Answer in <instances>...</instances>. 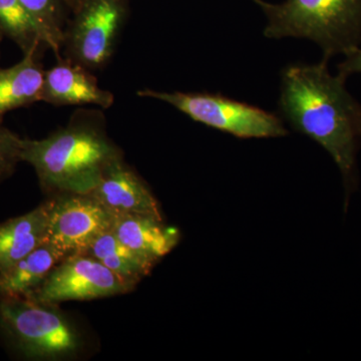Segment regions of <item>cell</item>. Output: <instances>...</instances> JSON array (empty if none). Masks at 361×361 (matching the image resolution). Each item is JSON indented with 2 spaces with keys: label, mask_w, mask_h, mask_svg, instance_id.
Listing matches in <instances>:
<instances>
[{
  "label": "cell",
  "mask_w": 361,
  "mask_h": 361,
  "mask_svg": "<svg viewBox=\"0 0 361 361\" xmlns=\"http://www.w3.org/2000/svg\"><path fill=\"white\" fill-rule=\"evenodd\" d=\"M332 75L323 59L317 65H292L282 71L279 109L291 127L322 145L345 182L355 173L361 141V104Z\"/></svg>",
  "instance_id": "obj_1"
},
{
  "label": "cell",
  "mask_w": 361,
  "mask_h": 361,
  "mask_svg": "<svg viewBox=\"0 0 361 361\" xmlns=\"http://www.w3.org/2000/svg\"><path fill=\"white\" fill-rule=\"evenodd\" d=\"M121 157L97 111H78L49 137L23 142V161L35 169L40 187L51 195L92 193Z\"/></svg>",
  "instance_id": "obj_2"
},
{
  "label": "cell",
  "mask_w": 361,
  "mask_h": 361,
  "mask_svg": "<svg viewBox=\"0 0 361 361\" xmlns=\"http://www.w3.org/2000/svg\"><path fill=\"white\" fill-rule=\"evenodd\" d=\"M270 39L302 37L316 42L325 61L353 54L361 42V0H285L260 4Z\"/></svg>",
  "instance_id": "obj_3"
},
{
  "label": "cell",
  "mask_w": 361,
  "mask_h": 361,
  "mask_svg": "<svg viewBox=\"0 0 361 361\" xmlns=\"http://www.w3.org/2000/svg\"><path fill=\"white\" fill-rule=\"evenodd\" d=\"M0 336L30 360H61L82 350V334L56 304L28 298L0 300Z\"/></svg>",
  "instance_id": "obj_4"
},
{
  "label": "cell",
  "mask_w": 361,
  "mask_h": 361,
  "mask_svg": "<svg viewBox=\"0 0 361 361\" xmlns=\"http://www.w3.org/2000/svg\"><path fill=\"white\" fill-rule=\"evenodd\" d=\"M137 96L174 106L197 123L241 139L283 137L288 134L279 116L258 106L210 92L141 90Z\"/></svg>",
  "instance_id": "obj_5"
},
{
  "label": "cell",
  "mask_w": 361,
  "mask_h": 361,
  "mask_svg": "<svg viewBox=\"0 0 361 361\" xmlns=\"http://www.w3.org/2000/svg\"><path fill=\"white\" fill-rule=\"evenodd\" d=\"M126 16L127 0H78L63 35L66 59L90 71L104 68L115 51Z\"/></svg>",
  "instance_id": "obj_6"
},
{
  "label": "cell",
  "mask_w": 361,
  "mask_h": 361,
  "mask_svg": "<svg viewBox=\"0 0 361 361\" xmlns=\"http://www.w3.org/2000/svg\"><path fill=\"white\" fill-rule=\"evenodd\" d=\"M135 287L92 256L75 254L59 261L28 299L59 305L66 301L121 295L129 293Z\"/></svg>",
  "instance_id": "obj_7"
},
{
  "label": "cell",
  "mask_w": 361,
  "mask_h": 361,
  "mask_svg": "<svg viewBox=\"0 0 361 361\" xmlns=\"http://www.w3.org/2000/svg\"><path fill=\"white\" fill-rule=\"evenodd\" d=\"M45 242L66 258L84 253L97 237L111 229L115 214L90 194L52 195Z\"/></svg>",
  "instance_id": "obj_8"
},
{
  "label": "cell",
  "mask_w": 361,
  "mask_h": 361,
  "mask_svg": "<svg viewBox=\"0 0 361 361\" xmlns=\"http://www.w3.org/2000/svg\"><path fill=\"white\" fill-rule=\"evenodd\" d=\"M42 102L56 106H97L111 108L115 97L102 89L85 66L66 59L44 71Z\"/></svg>",
  "instance_id": "obj_9"
},
{
  "label": "cell",
  "mask_w": 361,
  "mask_h": 361,
  "mask_svg": "<svg viewBox=\"0 0 361 361\" xmlns=\"http://www.w3.org/2000/svg\"><path fill=\"white\" fill-rule=\"evenodd\" d=\"M90 194L115 215L144 214L163 218L155 196L145 180L126 163L123 156L106 169Z\"/></svg>",
  "instance_id": "obj_10"
},
{
  "label": "cell",
  "mask_w": 361,
  "mask_h": 361,
  "mask_svg": "<svg viewBox=\"0 0 361 361\" xmlns=\"http://www.w3.org/2000/svg\"><path fill=\"white\" fill-rule=\"evenodd\" d=\"M111 231L155 265L177 246L180 237L176 228L164 224L163 218L144 214L116 215Z\"/></svg>",
  "instance_id": "obj_11"
},
{
  "label": "cell",
  "mask_w": 361,
  "mask_h": 361,
  "mask_svg": "<svg viewBox=\"0 0 361 361\" xmlns=\"http://www.w3.org/2000/svg\"><path fill=\"white\" fill-rule=\"evenodd\" d=\"M51 199L30 212L0 223V271L45 243Z\"/></svg>",
  "instance_id": "obj_12"
},
{
  "label": "cell",
  "mask_w": 361,
  "mask_h": 361,
  "mask_svg": "<svg viewBox=\"0 0 361 361\" xmlns=\"http://www.w3.org/2000/svg\"><path fill=\"white\" fill-rule=\"evenodd\" d=\"M40 52L23 54L9 68H0V123L8 111L42 102L44 70Z\"/></svg>",
  "instance_id": "obj_13"
},
{
  "label": "cell",
  "mask_w": 361,
  "mask_h": 361,
  "mask_svg": "<svg viewBox=\"0 0 361 361\" xmlns=\"http://www.w3.org/2000/svg\"><path fill=\"white\" fill-rule=\"evenodd\" d=\"M63 259L45 242L13 265L0 271V300L32 296Z\"/></svg>",
  "instance_id": "obj_14"
},
{
  "label": "cell",
  "mask_w": 361,
  "mask_h": 361,
  "mask_svg": "<svg viewBox=\"0 0 361 361\" xmlns=\"http://www.w3.org/2000/svg\"><path fill=\"white\" fill-rule=\"evenodd\" d=\"M80 254L97 259L116 275L134 285L149 275L155 266L123 244L111 229L97 237L87 250Z\"/></svg>",
  "instance_id": "obj_15"
},
{
  "label": "cell",
  "mask_w": 361,
  "mask_h": 361,
  "mask_svg": "<svg viewBox=\"0 0 361 361\" xmlns=\"http://www.w3.org/2000/svg\"><path fill=\"white\" fill-rule=\"evenodd\" d=\"M0 35L20 47L23 54L49 49L42 28L20 0H0Z\"/></svg>",
  "instance_id": "obj_16"
},
{
  "label": "cell",
  "mask_w": 361,
  "mask_h": 361,
  "mask_svg": "<svg viewBox=\"0 0 361 361\" xmlns=\"http://www.w3.org/2000/svg\"><path fill=\"white\" fill-rule=\"evenodd\" d=\"M39 23L49 49L59 54L75 0H20Z\"/></svg>",
  "instance_id": "obj_17"
},
{
  "label": "cell",
  "mask_w": 361,
  "mask_h": 361,
  "mask_svg": "<svg viewBox=\"0 0 361 361\" xmlns=\"http://www.w3.org/2000/svg\"><path fill=\"white\" fill-rule=\"evenodd\" d=\"M23 139L0 123V183L11 178L23 163Z\"/></svg>",
  "instance_id": "obj_18"
},
{
  "label": "cell",
  "mask_w": 361,
  "mask_h": 361,
  "mask_svg": "<svg viewBox=\"0 0 361 361\" xmlns=\"http://www.w3.org/2000/svg\"><path fill=\"white\" fill-rule=\"evenodd\" d=\"M338 73L348 78L353 73H361V49L346 56V59L338 66Z\"/></svg>",
  "instance_id": "obj_19"
},
{
  "label": "cell",
  "mask_w": 361,
  "mask_h": 361,
  "mask_svg": "<svg viewBox=\"0 0 361 361\" xmlns=\"http://www.w3.org/2000/svg\"><path fill=\"white\" fill-rule=\"evenodd\" d=\"M253 1H255L256 4H258V6H260L261 2H262V0H253Z\"/></svg>",
  "instance_id": "obj_20"
},
{
  "label": "cell",
  "mask_w": 361,
  "mask_h": 361,
  "mask_svg": "<svg viewBox=\"0 0 361 361\" xmlns=\"http://www.w3.org/2000/svg\"><path fill=\"white\" fill-rule=\"evenodd\" d=\"M2 39H4V37H2L1 35H0V47H1Z\"/></svg>",
  "instance_id": "obj_21"
},
{
  "label": "cell",
  "mask_w": 361,
  "mask_h": 361,
  "mask_svg": "<svg viewBox=\"0 0 361 361\" xmlns=\"http://www.w3.org/2000/svg\"><path fill=\"white\" fill-rule=\"evenodd\" d=\"M78 1V0H75V4H77ZM73 7H75V6H73Z\"/></svg>",
  "instance_id": "obj_22"
}]
</instances>
